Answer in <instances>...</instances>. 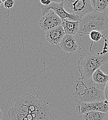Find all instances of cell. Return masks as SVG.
<instances>
[{
	"label": "cell",
	"instance_id": "obj_1",
	"mask_svg": "<svg viewBox=\"0 0 108 120\" xmlns=\"http://www.w3.org/2000/svg\"><path fill=\"white\" fill-rule=\"evenodd\" d=\"M39 98L29 94L16 98L8 112L9 118L11 120H49L51 116L48 103Z\"/></svg>",
	"mask_w": 108,
	"mask_h": 120
},
{
	"label": "cell",
	"instance_id": "obj_2",
	"mask_svg": "<svg viewBox=\"0 0 108 120\" xmlns=\"http://www.w3.org/2000/svg\"><path fill=\"white\" fill-rule=\"evenodd\" d=\"M74 98L77 104L90 103L105 100L104 91L96 87L92 78L78 79L75 86Z\"/></svg>",
	"mask_w": 108,
	"mask_h": 120
},
{
	"label": "cell",
	"instance_id": "obj_3",
	"mask_svg": "<svg viewBox=\"0 0 108 120\" xmlns=\"http://www.w3.org/2000/svg\"><path fill=\"white\" fill-rule=\"evenodd\" d=\"M108 59V56H102L90 52L83 53L78 62L77 68L80 74V79L92 78L93 73L100 68Z\"/></svg>",
	"mask_w": 108,
	"mask_h": 120
},
{
	"label": "cell",
	"instance_id": "obj_4",
	"mask_svg": "<svg viewBox=\"0 0 108 120\" xmlns=\"http://www.w3.org/2000/svg\"><path fill=\"white\" fill-rule=\"evenodd\" d=\"M78 34L80 37L89 35L93 31L101 32L108 27V17L105 13L93 12L81 18Z\"/></svg>",
	"mask_w": 108,
	"mask_h": 120
},
{
	"label": "cell",
	"instance_id": "obj_5",
	"mask_svg": "<svg viewBox=\"0 0 108 120\" xmlns=\"http://www.w3.org/2000/svg\"><path fill=\"white\" fill-rule=\"evenodd\" d=\"M66 12L77 15L80 18L87 14L95 12L90 0H62Z\"/></svg>",
	"mask_w": 108,
	"mask_h": 120
},
{
	"label": "cell",
	"instance_id": "obj_6",
	"mask_svg": "<svg viewBox=\"0 0 108 120\" xmlns=\"http://www.w3.org/2000/svg\"><path fill=\"white\" fill-rule=\"evenodd\" d=\"M38 6L41 8L43 16L45 15L50 10H52L62 19V21L68 20L73 21H79L81 19L77 15L67 13L64 8L62 1L60 3L52 1L51 4L47 6H43L40 3Z\"/></svg>",
	"mask_w": 108,
	"mask_h": 120
},
{
	"label": "cell",
	"instance_id": "obj_7",
	"mask_svg": "<svg viewBox=\"0 0 108 120\" xmlns=\"http://www.w3.org/2000/svg\"><path fill=\"white\" fill-rule=\"evenodd\" d=\"M62 19L52 10L43 16L39 21V26L43 31H47L62 25Z\"/></svg>",
	"mask_w": 108,
	"mask_h": 120
},
{
	"label": "cell",
	"instance_id": "obj_8",
	"mask_svg": "<svg viewBox=\"0 0 108 120\" xmlns=\"http://www.w3.org/2000/svg\"><path fill=\"white\" fill-rule=\"evenodd\" d=\"M76 109L81 115L94 111L107 113L108 111V102L105 100L101 102L77 104Z\"/></svg>",
	"mask_w": 108,
	"mask_h": 120
},
{
	"label": "cell",
	"instance_id": "obj_9",
	"mask_svg": "<svg viewBox=\"0 0 108 120\" xmlns=\"http://www.w3.org/2000/svg\"><path fill=\"white\" fill-rule=\"evenodd\" d=\"M65 35L64 29L61 25L46 31L45 38L49 44L51 45H56L60 44Z\"/></svg>",
	"mask_w": 108,
	"mask_h": 120
},
{
	"label": "cell",
	"instance_id": "obj_10",
	"mask_svg": "<svg viewBox=\"0 0 108 120\" xmlns=\"http://www.w3.org/2000/svg\"><path fill=\"white\" fill-rule=\"evenodd\" d=\"M60 45L64 52L68 53H75L78 49L77 41L75 36L72 35H65Z\"/></svg>",
	"mask_w": 108,
	"mask_h": 120
},
{
	"label": "cell",
	"instance_id": "obj_11",
	"mask_svg": "<svg viewBox=\"0 0 108 120\" xmlns=\"http://www.w3.org/2000/svg\"><path fill=\"white\" fill-rule=\"evenodd\" d=\"M92 80L96 87L104 91L105 86L108 82V75L105 74L101 68H99L93 73Z\"/></svg>",
	"mask_w": 108,
	"mask_h": 120
},
{
	"label": "cell",
	"instance_id": "obj_12",
	"mask_svg": "<svg viewBox=\"0 0 108 120\" xmlns=\"http://www.w3.org/2000/svg\"><path fill=\"white\" fill-rule=\"evenodd\" d=\"M79 21H73L68 20L62 21V26L66 35L75 36L79 30Z\"/></svg>",
	"mask_w": 108,
	"mask_h": 120
},
{
	"label": "cell",
	"instance_id": "obj_13",
	"mask_svg": "<svg viewBox=\"0 0 108 120\" xmlns=\"http://www.w3.org/2000/svg\"><path fill=\"white\" fill-rule=\"evenodd\" d=\"M106 113L101 112H89L81 115L82 120H106Z\"/></svg>",
	"mask_w": 108,
	"mask_h": 120
},
{
	"label": "cell",
	"instance_id": "obj_14",
	"mask_svg": "<svg viewBox=\"0 0 108 120\" xmlns=\"http://www.w3.org/2000/svg\"><path fill=\"white\" fill-rule=\"evenodd\" d=\"M91 4L95 12L105 13L108 7V0H91Z\"/></svg>",
	"mask_w": 108,
	"mask_h": 120
},
{
	"label": "cell",
	"instance_id": "obj_15",
	"mask_svg": "<svg viewBox=\"0 0 108 120\" xmlns=\"http://www.w3.org/2000/svg\"><path fill=\"white\" fill-rule=\"evenodd\" d=\"M89 35L90 39L93 42H98L102 39L103 37L101 32L98 31H93L89 34Z\"/></svg>",
	"mask_w": 108,
	"mask_h": 120
},
{
	"label": "cell",
	"instance_id": "obj_16",
	"mask_svg": "<svg viewBox=\"0 0 108 120\" xmlns=\"http://www.w3.org/2000/svg\"><path fill=\"white\" fill-rule=\"evenodd\" d=\"M4 7L5 8L10 9L12 8L15 4V2L13 0H6L4 1Z\"/></svg>",
	"mask_w": 108,
	"mask_h": 120
},
{
	"label": "cell",
	"instance_id": "obj_17",
	"mask_svg": "<svg viewBox=\"0 0 108 120\" xmlns=\"http://www.w3.org/2000/svg\"><path fill=\"white\" fill-rule=\"evenodd\" d=\"M100 68L101 70H103V71L105 72L108 75V59L104 62Z\"/></svg>",
	"mask_w": 108,
	"mask_h": 120
},
{
	"label": "cell",
	"instance_id": "obj_18",
	"mask_svg": "<svg viewBox=\"0 0 108 120\" xmlns=\"http://www.w3.org/2000/svg\"><path fill=\"white\" fill-rule=\"evenodd\" d=\"M52 1L50 0H40V3L43 6H47L51 4Z\"/></svg>",
	"mask_w": 108,
	"mask_h": 120
},
{
	"label": "cell",
	"instance_id": "obj_19",
	"mask_svg": "<svg viewBox=\"0 0 108 120\" xmlns=\"http://www.w3.org/2000/svg\"><path fill=\"white\" fill-rule=\"evenodd\" d=\"M104 95L105 100L108 102V81L107 83L104 90Z\"/></svg>",
	"mask_w": 108,
	"mask_h": 120
},
{
	"label": "cell",
	"instance_id": "obj_20",
	"mask_svg": "<svg viewBox=\"0 0 108 120\" xmlns=\"http://www.w3.org/2000/svg\"><path fill=\"white\" fill-rule=\"evenodd\" d=\"M3 113L2 112V111L1 110V109H0V120H2V118H3Z\"/></svg>",
	"mask_w": 108,
	"mask_h": 120
},
{
	"label": "cell",
	"instance_id": "obj_21",
	"mask_svg": "<svg viewBox=\"0 0 108 120\" xmlns=\"http://www.w3.org/2000/svg\"><path fill=\"white\" fill-rule=\"evenodd\" d=\"M4 1H5V0H0V6L1 5V4H2L3 3H4Z\"/></svg>",
	"mask_w": 108,
	"mask_h": 120
},
{
	"label": "cell",
	"instance_id": "obj_22",
	"mask_svg": "<svg viewBox=\"0 0 108 120\" xmlns=\"http://www.w3.org/2000/svg\"><path fill=\"white\" fill-rule=\"evenodd\" d=\"M106 114H107V116H106V120H108V111L106 113Z\"/></svg>",
	"mask_w": 108,
	"mask_h": 120
}]
</instances>
